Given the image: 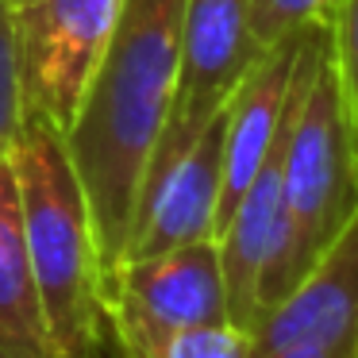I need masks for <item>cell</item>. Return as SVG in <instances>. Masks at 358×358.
<instances>
[{
    "label": "cell",
    "instance_id": "6",
    "mask_svg": "<svg viewBox=\"0 0 358 358\" xmlns=\"http://www.w3.org/2000/svg\"><path fill=\"white\" fill-rule=\"evenodd\" d=\"M266 47L250 31L247 0H185L181 24V73L173 112L155 155L181 150L247 81ZM147 178V173H143Z\"/></svg>",
    "mask_w": 358,
    "mask_h": 358
},
{
    "label": "cell",
    "instance_id": "14",
    "mask_svg": "<svg viewBox=\"0 0 358 358\" xmlns=\"http://www.w3.org/2000/svg\"><path fill=\"white\" fill-rule=\"evenodd\" d=\"M331 31V62L339 78V96L347 112V131H350V150H355V170H358V0H343Z\"/></svg>",
    "mask_w": 358,
    "mask_h": 358
},
{
    "label": "cell",
    "instance_id": "7",
    "mask_svg": "<svg viewBox=\"0 0 358 358\" xmlns=\"http://www.w3.org/2000/svg\"><path fill=\"white\" fill-rule=\"evenodd\" d=\"M224 135L227 104L181 150L150 158L139 201H135L127 258H147L216 239L220 189H224Z\"/></svg>",
    "mask_w": 358,
    "mask_h": 358
},
{
    "label": "cell",
    "instance_id": "15",
    "mask_svg": "<svg viewBox=\"0 0 358 358\" xmlns=\"http://www.w3.org/2000/svg\"><path fill=\"white\" fill-rule=\"evenodd\" d=\"M158 358H255V339L235 320H216L173 335Z\"/></svg>",
    "mask_w": 358,
    "mask_h": 358
},
{
    "label": "cell",
    "instance_id": "2",
    "mask_svg": "<svg viewBox=\"0 0 358 358\" xmlns=\"http://www.w3.org/2000/svg\"><path fill=\"white\" fill-rule=\"evenodd\" d=\"M12 170L50 358H120L104 308L93 220L66 139L27 120L12 147Z\"/></svg>",
    "mask_w": 358,
    "mask_h": 358
},
{
    "label": "cell",
    "instance_id": "10",
    "mask_svg": "<svg viewBox=\"0 0 358 358\" xmlns=\"http://www.w3.org/2000/svg\"><path fill=\"white\" fill-rule=\"evenodd\" d=\"M304 39V35H301ZM301 39H285L270 47L258 66L247 73L235 96L227 101V135H224V189H220L216 231L227 220V212L243 201L250 181L262 173V166L273 158L285 131L289 96H293L296 50Z\"/></svg>",
    "mask_w": 358,
    "mask_h": 358
},
{
    "label": "cell",
    "instance_id": "8",
    "mask_svg": "<svg viewBox=\"0 0 358 358\" xmlns=\"http://www.w3.org/2000/svg\"><path fill=\"white\" fill-rule=\"evenodd\" d=\"M285 135V131H281ZM224 266L227 316L239 327H255L278 301V278L285 262V193H281V143L262 166L243 201L227 212L216 231Z\"/></svg>",
    "mask_w": 358,
    "mask_h": 358
},
{
    "label": "cell",
    "instance_id": "16",
    "mask_svg": "<svg viewBox=\"0 0 358 358\" xmlns=\"http://www.w3.org/2000/svg\"><path fill=\"white\" fill-rule=\"evenodd\" d=\"M258 358H358V339H331V343H301V347L270 350Z\"/></svg>",
    "mask_w": 358,
    "mask_h": 358
},
{
    "label": "cell",
    "instance_id": "1",
    "mask_svg": "<svg viewBox=\"0 0 358 358\" xmlns=\"http://www.w3.org/2000/svg\"><path fill=\"white\" fill-rule=\"evenodd\" d=\"M185 0H127L112 47L62 135L101 255L104 301L127 258L143 173L173 112Z\"/></svg>",
    "mask_w": 358,
    "mask_h": 358
},
{
    "label": "cell",
    "instance_id": "4",
    "mask_svg": "<svg viewBox=\"0 0 358 358\" xmlns=\"http://www.w3.org/2000/svg\"><path fill=\"white\" fill-rule=\"evenodd\" d=\"M127 0H24L16 4L20 81L27 120L66 135L101 70Z\"/></svg>",
    "mask_w": 358,
    "mask_h": 358
},
{
    "label": "cell",
    "instance_id": "17",
    "mask_svg": "<svg viewBox=\"0 0 358 358\" xmlns=\"http://www.w3.org/2000/svg\"><path fill=\"white\" fill-rule=\"evenodd\" d=\"M12 4H24V0H12Z\"/></svg>",
    "mask_w": 358,
    "mask_h": 358
},
{
    "label": "cell",
    "instance_id": "5",
    "mask_svg": "<svg viewBox=\"0 0 358 358\" xmlns=\"http://www.w3.org/2000/svg\"><path fill=\"white\" fill-rule=\"evenodd\" d=\"M104 308L120 358H158L173 335L231 320L216 239L127 258Z\"/></svg>",
    "mask_w": 358,
    "mask_h": 358
},
{
    "label": "cell",
    "instance_id": "12",
    "mask_svg": "<svg viewBox=\"0 0 358 358\" xmlns=\"http://www.w3.org/2000/svg\"><path fill=\"white\" fill-rule=\"evenodd\" d=\"M250 31L266 50L308 31H327L339 16L343 0H247Z\"/></svg>",
    "mask_w": 358,
    "mask_h": 358
},
{
    "label": "cell",
    "instance_id": "9",
    "mask_svg": "<svg viewBox=\"0 0 358 358\" xmlns=\"http://www.w3.org/2000/svg\"><path fill=\"white\" fill-rule=\"evenodd\" d=\"M255 358L301 343L358 339V208L301 281L250 327Z\"/></svg>",
    "mask_w": 358,
    "mask_h": 358
},
{
    "label": "cell",
    "instance_id": "3",
    "mask_svg": "<svg viewBox=\"0 0 358 358\" xmlns=\"http://www.w3.org/2000/svg\"><path fill=\"white\" fill-rule=\"evenodd\" d=\"M281 193L285 262L278 278V301L308 273V266L358 208V170L331 62V31H308L296 50L293 96L281 135Z\"/></svg>",
    "mask_w": 358,
    "mask_h": 358
},
{
    "label": "cell",
    "instance_id": "13",
    "mask_svg": "<svg viewBox=\"0 0 358 358\" xmlns=\"http://www.w3.org/2000/svg\"><path fill=\"white\" fill-rule=\"evenodd\" d=\"M27 124L24 81H20V43H16V4L0 0V155H12Z\"/></svg>",
    "mask_w": 358,
    "mask_h": 358
},
{
    "label": "cell",
    "instance_id": "11",
    "mask_svg": "<svg viewBox=\"0 0 358 358\" xmlns=\"http://www.w3.org/2000/svg\"><path fill=\"white\" fill-rule=\"evenodd\" d=\"M0 358H50L27 262L12 155H0Z\"/></svg>",
    "mask_w": 358,
    "mask_h": 358
}]
</instances>
